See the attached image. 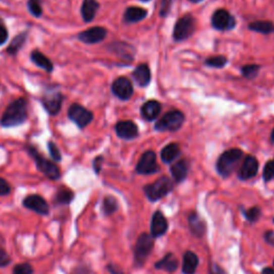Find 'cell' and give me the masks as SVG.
<instances>
[{
  "instance_id": "1",
  "label": "cell",
  "mask_w": 274,
  "mask_h": 274,
  "mask_svg": "<svg viewBox=\"0 0 274 274\" xmlns=\"http://www.w3.org/2000/svg\"><path fill=\"white\" fill-rule=\"evenodd\" d=\"M28 117V103L24 98L17 99L8 106L0 120L5 128L16 127L24 123Z\"/></svg>"
},
{
  "instance_id": "2",
  "label": "cell",
  "mask_w": 274,
  "mask_h": 274,
  "mask_svg": "<svg viewBox=\"0 0 274 274\" xmlns=\"http://www.w3.org/2000/svg\"><path fill=\"white\" fill-rule=\"evenodd\" d=\"M242 157L243 152L240 149L234 148L227 150V151L223 152L218 157L216 163L217 173L222 177H225V178L226 177H229L235 172Z\"/></svg>"
},
{
  "instance_id": "3",
  "label": "cell",
  "mask_w": 274,
  "mask_h": 274,
  "mask_svg": "<svg viewBox=\"0 0 274 274\" xmlns=\"http://www.w3.org/2000/svg\"><path fill=\"white\" fill-rule=\"evenodd\" d=\"M174 188V182L169 178V177H161L154 182L150 183L144 188L146 196L149 200L156 201L158 199L166 196Z\"/></svg>"
},
{
  "instance_id": "4",
  "label": "cell",
  "mask_w": 274,
  "mask_h": 274,
  "mask_svg": "<svg viewBox=\"0 0 274 274\" xmlns=\"http://www.w3.org/2000/svg\"><path fill=\"white\" fill-rule=\"evenodd\" d=\"M196 29V19L191 14H187L178 20L174 27L173 38L177 42L189 39Z\"/></svg>"
},
{
  "instance_id": "5",
  "label": "cell",
  "mask_w": 274,
  "mask_h": 274,
  "mask_svg": "<svg viewBox=\"0 0 274 274\" xmlns=\"http://www.w3.org/2000/svg\"><path fill=\"white\" fill-rule=\"evenodd\" d=\"M184 120V115L180 111L174 109L166 113L164 116L155 123L154 129L158 132H175L182 127Z\"/></svg>"
},
{
  "instance_id": "6",
  "label": "cell",
  "mask_w": 274,
  "mask_h": 274,
  "mask_svg": "<svg viewBox=\"0 0 274 274\" xmlns=\"http://www.w3.org/2000/svg\"><path fill=\"white\" fill-rule=\"evenodd\" d=\"M28 151L31 154V156L34 158V162H35V164H37L38 170L42 174L45 175L47 178H49L51 180L59 179L60 171L58 169V166L54 162L48 161L47 158L42 156L34 148L29 147Z\"/></svg>"
},
{
  "instance_id": "7",
  "label": "cell",
  "mask_w": 274,
  "mask_h": 274,
  "mask_svg": "<svg viewBox=\"0 0 274 274\" xmlns=\"http://www.w3.org/2000/svg\"><path fill=\"white\" fill-rule=\"evenodd\" d=\"M153 249V237L148 234H143L138 237L135 249L134 260L137 266H143L149 254Z\"/></svg>"
},
{
  "instance_id": "8",
  "label": "cell",
  "mask_w": 274,
  "mask_h": 274,
  "mask_svg": "<svg viewBox=\"0 0 274 274\" xmlns=\"http://www.w3.org/2000/svg\"><path fill=\"white\" fill-rule=\"evenodd\" d=\"M211 24L213 28L220 31H228L235 28V17L224 9H218L211 17Z\"/></svg>"
},
{
  "instance_id": "9",
  "label": "cell",
  "mask_w": 274,
  "mask_h": 274,
  "mask_svg": "<svg viewBox=\"0 0 274 274\" xmlns=\"http://www.w3.org/2000/svg\"><path fill=\"white\" fill-rule=\"evenodd\" d=\"M68 116L79 128L87 127L93 119V114L79 104L71 105Z\"/></svg>"
},
{
  "instance_id": "10",
  "label": "cell",
  "mask_w": 274,
  "mask_h": 274,
  "mask_svg": "<svg viewBox=\"0 0 274 274\" xmlns=\"http://www.w3.org/2000/svg\"><path fill=\"white\" fill-rule=\"evenodd\" d=\"M158 171V165L156 163L155 152L148 150L141 154L136 166V172L140 175H151Z\"/></svg>"
},
{
  "instance_id": "11",
  "label": "cell",
  "mask_w": 274,
  "mask_h": 274,
  "mask_svg": "<svg viewBox=\"0 0 274 274\" xmlns=\"http://www.w3.org/2000/svg\"><path fill=\"white\" fill-rule=\"evenodd\" d=\"M113 93L120 100H129L133 95V86L127 77H118L112 85Z\"/></svg>"
},
{
  "instance_id": "12",
  "label": "cell",
  "mask_w": 274,
  "mask_h": 274,
  "mask_svg": "<svg viewBox=\"0 0 274 274\" xmlns=\"http://www.w3.org/2000/svg\"><path fill=\"white\" fill-rule=\"evenodd\" d=\"M259 169V164L257 158L252 155H246L242 162L239 172H238V177L241 180H249L254 178L257 175Z\"/></svg>"
},
{
  "instance_id": "13",
  "label": "cell",
  "mask_w": 274,
  "mask_h": 274,
  "mask_svg": "<svg viewBox=\"0 0 274 274\" xmlns=\"http://www.w3.org/2000/svg\"><path fill=\"white\" fill-rule=\"evenodd\" d=\"M23 205L25 208L32 210L42 215H46L49 211L47 201L42 196L37 195V194H35V195H29L26 197L23 200Z\"/></svg>"
},
{
  "instance_id": "14",
  "label": "cell",
  "mask_w": 274,
  "mask_h": 274,
  "mask_svg": "<svg viewBox=\"0 0 274 274\" xmlns=\"http://www.w3.org/2000/svg\"><path fill=\"white\" fill-rule=\"evenodd\" d=\"M107 34V30L103 27H92L78 34V39L87 44H94L103 41Z\"/></svg>"
},
{
  "instance_id": "15",
  "label": "cell",
  "mask_w": 274,
  "mask_h": 274,
  "mask_svg": "<svg viewBox=\"0 0 274 274\" xmlns=\"http://www.w3.org/2000/svg\"><path fill=\"white\" fill-rule=\"evenodd\" d=\"M116 133L122 139H134L138 136V128L133 121H119L116 125Z\"/></svg>"
},
{
  "instance_id": "16",
  "label": "cell",
  "mask_w": 274,
  "mask_h": 274,
  "mask_svg": "<svg viewBox=\"0 0 274 274\" xmlns=\"http://www.w3.org/2000/svg\"><path fill=\"white\" fill-rule=\"evenodd\" d=\"M43 105L50 115L55 116L60 112L61 105H63V94L55 91L47 93L43 98Z\"/></svg>"
},
{
  "instance_id": "17",
  "label": "cell",
  "mask_w": 274,
  "mask_h": 274,
  "mask_svg": "<svg viewBox=\"0 0 274 274\" xmlns=\"http://www.w3.org/2000/svg\"><path fill=\"white\" fill-rule=\"evenodd\" d=\"M167 228H169V223H167V220L164 216V214L160 211H156L155 213L152 216V221H151V236L153 238L156 237H161L163 236Z\"/></svg>"
},
{
  "instance_id": "18",
  "label": "cell",
  "mask_w": 274,
  "mask_h": 274,
  "mask_svg": "<svg viewBox=\"0 0 274 274\" xmlns=\"http://www.w3.org/2000/svg\"><path fill=\"white\" fill-rule=\"evenodd\" d=\"M141 116L148 121H152L158 117L161 113V104L157 101L151 100L146 102L140 108Z\"/></svg>"
},
{
  "instance_id": "19",
  "label": "cell",
  "mask_w": 274,
  "mask_h": 274,
  "mask_svg": "<svg viewBox=\"0 0 274 274\" xmlns=\"http://www.w3.org/2000/svg\"><path fill=\"white\" fill-rule=\"evenodd\" d=\"M189 169H190V163L188 160H180L178 162H176L171 167V173H172L174 180L176 182L183 181L185 178H187Z\"/></svg>"
},
{
  "instance_id": "20",
  "label": "cell",
  "mask_w": 274,
  "mask_h": 274,
  "mask_svg": "<svg viewBox=\"0 0 274 274\" xmlns=\"http://www.w3.org/2000/svg\"><path fill=\"white\" fill-rule=\"evenodd\" d=\"M133 77L139 86H148L150 81H151V72H150L149 67L146 64L137 66L136 69L133 71Z\"/></svg>"
},
{
  "instance_id": "21",
  "label": "cell",
  "mask_w": 274,
  "mask_h": 274,
  "mask_svg": "<svg viewBox=\"0 0 274 274\" xmlns=\"http://www.w3.org/2000/svg\"><path fill=\"white\" fill-rule=\"evenodd\" d=\"M147 16V10L139 7H130L128 8L125 15H123V20L126 23L132 24V23H138L143 21Z\"/></svg>"
},
{
  "instance_id": "22",
  "label": "cell",
  "mask_w": 274,
  "mask_h": 274,
  "mask_svg": "<svg viewBox=\"0 0 274 274\" xmlns=\"http://www.w3.org/2000/svg\"><path fill=\"white\" fill-rule=\"evenodd\" d=\"M198 257L195 253L187 252L183 255V262H182V271L184 274H194L198 267Z\"/></svg>"
},
{
  "instance_id": "23",
  "label": "cell",
  "mask_w": 274,
  "mask_h": 274,
  "mask_svg": "<svg viewBox=\"0 0 274 274\" xmlns=\"http://www.w3.org/2000/svg\"><path fill=\"white\" fill-rule=\"evenodd\" d=\"M99 9V3L96 0H84L82 6V16L85 22H91Z\"/></svg>"
},
{
  "instance_id": "24",
  "label": "cell",
  "mask_w": 274,
  "mask_h": 274,
  "mask_svg": "<svg viewBox=\"0 0 274 274\" xmlns=\"http://www.w3.org/2000/svg\"><path fill=\"white\" fill-rule=\"evenodd\" d=\"M189 225L192 234L195 237L204 236L206 232V224L196 213H192L189 217Z\"/></svg>"
},
{
  "instance_id": "25",
  "label": "cell",
  "mask_w": 274,
  "mask_h": 274,
  "mask_svg": "<svg viewBox=\"0 0 274 274\" xmlns=\"http://www.w3.org/2000/svg\"><path fill=\"white\" fill-rule=\"evenodd\" d=\"M180 154V147L178 144L172 143L165 146L161 151V158L164 163H172Z\"/></svg>"
},
{
  "instance_id": "26",
  "label": "cell",
  "mask_w": 274,
  "mask_h": 274,
  "mask_svg": "<svg viewBox=\"0 0 274 274\" xmlns=\"http://www.w3.org/2000/svg\"><path fill=\"white\" fill-rule=\"evenodd\" d=\"M155 268L167 272H174L178 268V259L173 254H167L163 259L155 263Z\"/></svg>"
},
{
  "instance_id": "27",
  "label": "cell",
  "mask_w": 274,
  "mask_h": 274,
  "mask_svg": "<svg viewBox=\"0 0 274 274\" xmlns=\"http://www.w3.org/2000/svg\"><path fill=\"white\" fill-rule=\"evenodd\" d=\"M31 60L38 67H40L43 70H45L46 72H48V73H50L52 69H54L51 61L45 55H43L42 52H40L38 50H34L31 52Z\"/></svg>"
},
{
  "instance_id": "28",
  "label": "cell",
  "mask_w": 274,
  "mask_h": 274,
  "mask_svg": "<svg viewBox=\"0 0 274 274\" xmlns=\"http://www.w3.org/2000/svg\"><path fill=\"white\" fill-rule=\"evenodd\" d=\"M249 29L258 33L269 34L274 32V24L269 21H256L249 25Z\"/></svg>"
},
{
  "instance_id": "29",
  "label": "cell",
  "mask_w": 274,
  "mask_h": 274,
  "mask_svg": "<svg viewBox=\"0 0 274 274\" xmlns=\"http://www.w3.org/2000/svg\"><path fill=\"white\" fill-rule=\"evenodd\" d=\"M74 198V194L70 189H60L55 195V202L58 205H69Z\"/></svg>"
},
{
  "instance_id": "30",
  "label": "cell",
  "mask_w": 274,
  "mask_h": 274,
  "mask_svg": "<svg viewBox=\"0 0 274 274\" xmlns=\"http://www.w3.org/2000/svg\"><path fill=\"white\" fill-rule=\"evenodd\" d=\"M25 40H26V33H21L19 35H16V37L10 43V45H9L8 51L10 52L11 55H15L16 52L19 51L21 49V47L23 46V44L25 43Z\"/></svg>"
},
{
  "instance_id": "31",
  "label": "cell",
  "mask_w": 274,
  "mask_h": 274,
  "mask_svg": "<svg viewBox=\"0 0 274 274\" xmlns=\"http://www.w3.org/2000/svg\"><path fill=\"white\" fill-rule=\"evenodd\" d=\"M227 58L224 56H213V57H209L208 59H206L205 65L211 68H224L227 64Z\"/></svg>"
},
{
  "instance_id": "32",
  "label": "cell",
  "mask_w": 274,
  "mask_h": 274,
  "mask_svg": "<svg viewBox=\"0 0 274 274\" xmlns=\"http://www.w3.org/2000/svg\"><path fill=\"white\" fill-rule=\"evenodd\" d=\"M260 67L258 65H247L242 67L241 73L247 79H253L258 75Z\"/></svg>"
},
{
  "instance_id": "33",
  "label": "cell",
  "mask_w": 274,
  "mask_h": 274,
  "mask_svg": "<svg viewBox=\"0 0 274 274\" xmlns=\"http://www.w3.org/2000/svg\"><path fill=\"white\" fill-rule=\"evenodd\" d=\"M118 208V205H117V200L115 199L114 197L112 196H108L106 197L104 199V202H103V209H104V212L106 214H113L115 211L117 210Z\"/></svg>"
},
{
  "instance_id": "34",
  "label": "cell",
  "mask_w": 274,
  "mask_h": 274,
  "mask_svg": "<svg viewBox=\"0 0 274 274\" xmlns=\"http://www.w3.org/2000/svg\"><path fill=\"white\" fill-rule=\"evenodd\" d=\"M28 10L35 17L41 16L42 7H41L40 0H29V2H28Z\"/></svg>"
},
{
  "instance_id": "35",
  "label": "cell",
  "mask_w": 274,
  "mask_h": 274,
  "mask_svg": "<svg viewBox=\"0 0 274 274\" xmlns=\"http://www.w3.org/2000/svg\"><path fill=\"white\" fill-rule=\"evenodd\" d=\"M32 273H33V269L29 263L16 264L12 272V274H32Z\"/></svg>"
},
{
  "instance_id": "36",
  "label": "cell",
  "mask_w": 274,
  "mask_h": 274,
  "mask_svg": "<svg viewBox=\"0 0 274 274\" xmlns=\"http://www.w3.org/2000/svg\"><path fill=\"white\" fill-rule=\"evenodd\" d=\"M274 178V160L269 161L263 169V179L270 181Z\"/></svg>"
},
{
  "instance_id": "37",
  "label": "cell",
  "mask_w": 274,
  "mask_h": 274,
  "mask_svg": "<svg viewBox=\"0 0 274 274\" xmlns=\"http://www.w3.org/2000/svg\"><path fill=\"white\" fill-rule=\"evenodd\" d=\"M244 215L247 221H250V222H255V221H257L260 216V209L258 207H253L250 210L245 211Z\"/></svg>"
},
{
  "instance_id": "38",
  "label": "cell",
  "mask_w": 274,
  "mask_h": 274,
  "mask_svg": "<svg viewBox=\"0 0 274 274\" xmlns=\"http://www.w3.org/2000/svg\"><path fill=\"white\" fill-rule=\"evenodd\" d=\"M48 150H49V154L51 156L52 160L55 161H60L61 160V153L56 144L52 143V141H49L48 143Z\"/></svg>"
},
{
  "instance_id": "39",
  "label": "cell",
  "mask_w": 274,
  "mask_h": 274,
  "mask_svg": "<svg viewBox=\"0 0 274 274\" xmlns=\"http://www.w3.org/2000/svg\"><path fill=\"white\" fill-rule=\"evenodd\" d=\"M174 0H162L161 3V8H160V15L162 17H165L169 15L172 6H173Z\"/></svg>"
},
{
  "instance_id": "40",
  "label": "cell",
  "mask_w": 274,
  "mask_h": 274,
  "mask_svg": "<svg viewBox=\"0 0 274 274\" xmlns=\"http://www.w3.org/2000/svg\"><path fill=\"white\" fill-rule=\"evenodd\" d=\"M11 192L10 184L4 178H0V196H6Z\"/></svg>"
},
{
  "instance_id": "41",
  "label": "cell",
  "mask_w": 274,
  "mask_h": 274,
  "mask_svg": "<svg viewBox=\"0 0 274 274\" xmlns=\"http://www.w3.org/2000/svg\"><path fill=\"white\" fill-rule=\"evenodd\" d=\"M10 262V256H9V254L5 250L0 249V267H6Z\"/></svg>"
},
{
  "instance_id": "42",
  "label": "cell",
  "mask_w": 274,
  "mask_h": 274,
  "mask_svg": "<svg viewBox=\"0 0 274 274\" xmlns=\"http://www.w3.org/2000/svg\"><path fill=\"white\" fill-rule=\"evenodd\" d=\"M8 40V31L7 28L3 25V23H0V45Z\"/></svg>"
},
{
  "instance_id": "43",
  "label": "cell",
  "mask_w": 274,
  "mask_h": 274,
  "mask_svg": "<svg viewBox=\"0 0 274 274\" xmlns=\"http://www.w3.org/2000/svg\"><path fill=\"white\" fill-rule=\"evenodd\" d=\"M210 274H227V273L220 266H217V264H211Z\"/></svg>"
},
{
  "instance_id": "44",
  "label": "cell",
  "mask_w": 274,
  "mask_h": 274,
  "mask_svg": "<svg viewBox=\"0 0 274 274\" xmlns=\"http://www.w3.org/2000/svg\"><path fill=\"white\" fill-rule=\"evenodd\" d=\"M102 161H103V158H102L101 156H99V157H96V158H95L93 166H94V170H95L96 173H99V172H100V167H101Z\"/></svg>"
},
{
  "instance_id": "45",
  "label": "cell",
  "mask_w": 274,
  "mask_h": 274,
  "mask_svg": "<svg viewBox=\"0 0 274 274\" xmlns=\"http://www.w3.org/2000/svg\"><path fill=\"white\" fill-rule=\"evenodd\" d=\"M266 240L271 243V244H274V232H268L266 234Z\"/></svg>"
},
{
  "instance_id": "46",
  "label": "cell",
  "mask_w": 274,
  "mask_h": 274,
  "mask_svg": "<svg viewBox=\"0 0 274 274\" xmlns=\"http://www.w3.org/2000/svg\"><path fill=\"white\" fill-rule=\"evenodd\" d=\"M262 274H274V270L271 268H266V269H263Z\"/></svg>"
},
{
  "instance_id": "47",
  "label": "cell",
  "mask_w": 274,
  "mask_h": 274,
  "mask_svg": "<svg viewBox=\"0 0 274 274\" xmlns=\"http://www.w3.org/2000/svg\"><path fill=\"white\" fill-rule=\"evenodd\" d=\"M270 140H271V143L274 144V129L272 131V133H271V136H270Z\"/></svg>"
},
{
  "instance_id": "48",
  "label": "cell",
  "mask_w": 274,
  "mask_h": 274,
  "mask_svg": "<svg viewBox=\"0 0 274 274\" xmlns=\"http://www.w3.org/2000/svg\"><path fill=\"white\" fill-rule=\"evenodd\" d=\"M189 2H191V3H194V4H197V3H200V2H202V0H189Z\"/></svg>"
},
{
  "instance_id": "49",
  "label": "cell",
  "mask_w": 274,
  "mask_h": 274,
  "mask_svg": "<svg viewBox=\"0 0 274 274\" xmlns=\"http://www.w3.org/2000/svg\"><path fill=\"white\" fill-rule=\"evenodd\" d=\"M141 2H149V0H141Z\"/></svg>"
},
{
  "instance_id": "50",
  "label": "cell",
  "mask_w": 274,
  "mask_h": 274,
  "mask_svg": "<svg viewBox=\"0 0 274 274\" xmlns=\"http://www.w3.org/2000/svg\"><path fill=\"white\" fill-rule=\"evenodd\" d=\"M273 264H274V262H273Z\"/></svg>"
}]
</instances>
